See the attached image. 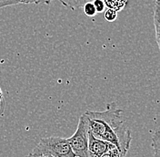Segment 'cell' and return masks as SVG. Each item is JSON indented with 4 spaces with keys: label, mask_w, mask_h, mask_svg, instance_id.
I'll use <instances>...</instances> for the list:
<instances>
[{
    "label": "cell",
    "mask_w": 160,
    "mask_h": 157,
    "mask_svg": "<svg viewBox=\"0 0 160 157\" xmlns=\"http://www.w3.org/2000/svg\"><path fill=\"white\" fill-rule=\"evenodd\" d=\"M122 114L123 110L118 106L117 103L112 102L108 104L105 111H87L84 115L87 118L90 133L95 137L116 145L126 157L130 148L132 136Z\"/></svg>",
    "instance_id": "1"
},
{
    "label": "cell",
    "mask_w": 160,
    "mask_h": 157,
    "mask_svg": "<svg viewBox=\"0 0 160 157\" xmlns=\"http://www.w3.org/2000/svg\"><path fill=\"white\" fill-rule=\"evenodd\" d=\"M74 155L77 157H89L88 143V125L85 115L79 118L78 128L75 134L67 138Z\"/></svg>",
    "instance_id": "2"
},
{
    "label": "cell",
    "mask_w": 160,
    "mask_h": 157,
    "mask_svg": "<svg viewBox=\"0 0 160 157\" xmlns=\"http://www.w3.org/2000/svg\"><path fill=\"white\" fill-rule=\"evenodd\" d=\"M39 145L54 157H76L67 138L58 136L43 138Z\"/></svg>",
    "instance_id": "3"
},
{
    "label": "cell",
    "mask_w": 160,
    "mask_h": 157,
    "mask_svg": "<svg viewBox=\"0 0 160 157\" xmlns=\"http://www.w3.org/2000/svg\"><path fill=\"white\" fill-rule=\"evenodd\" d=\"M113 145L107 141L101 140L95 137L88 130V149L89 157H100L106 154Z\"/></svg>",
    "instance_id": "4"
},
{
    "label": "cell",
    "mask_w": 160,
    "mask_h": 157,
    "mask_svg": "<svg viewBox=\"0 0 160 157\" xmlns=\"http://www.w3.org/2000/svg\"><path fill=\"white\" fill-rule=\"evenodd\" d=\"M58 1L67 8L76 10L83 7L87 3L93 2L94 0H58Z\"/></svg>",
    "instance_id": "5"
},
{
    "label": "cell",
    "mask_w": 160,
    "mask_h": 157,
    "mask_svg": "<svg viewBox=\"0 0 160 157\" xmlns=\"http://www.w3.org/2000/svg\"><path fill=\"white\" fill-rule=\"evenodd\" d=\"M154 25L156 30V40L159 47V0H156L154 7Z\"/></svg>",
    "instance_id": "6"
},
{
    "label": "cell",
    "mask_w": 160,
    "mask_h": 157,
    "mask_svg": "<svg viewBox=\"0 0 160 157\" xmlns=\"http://www.w3.org/2000/svg\"><path fill=\"white\" fill-rule=\"evenodd\" d=\"M103 1L106 7H108V8L118 12L126 7L128 0H103Z\"/></svg>",
    "instance_id": "7"
},
{
    "label": "cell",
    "mask_w": 160,
    "mask_h": 157,
    "mask_svg": "<svg viewBox=\"0 0 160 157\" xmlns=\"http://www.w3.org/2000/svg\"><path fill=\"white\" fill-rule=\"evenodd\" d=\"M25 157H54L51 155L49 153H48L44 148L40 145L39 144L32 150V152L27 155Z\"/></svg>",
    "instance_id": "8"
},
{
    "label": "cell",
    "mask_w": 160,
    "mask_h": 157,
    "mask_svg": "<svg viewBox=\"0 0 160 157\" xmlns=\"http://www.w3.org/2000/svg\"><path fill=\"white\" fill-rule=\"evenodd\" d=\"M152 146L154 148L155 157H159V129L157 128L152 137Z\"/></svg>",
    "instance_id": "9"
},
{
    "label": "cell",
    "mask_w": 160,
    "mask_h": 157,
    "mask_svg": "<svg viewBox=\"0 0 160 157\" xmlns=\"http://www.w3.org/2000/svg\"><path fill=\"white\" fill-rule=\"evenodd\" d=\"M83 9H84L85 15L88 16V17H95V16L98 14L96 9H95V7H94V5H93L92 2L87 3V4L83 7Z\"/></svg>",
    "instance_id": "10"
},
{
    "label": "cell",
    "mask_w": 160,
    "mask_h": 157,
    "mask_svg": "<svg viewBox=\"0 0 160 157\" xmlns=\"http://www.w3.org/2000/svg\"><path fill=\"white\" fill-rule=\"evenodd\" d=\"M100 157H125L121 153L119 152V150L118 149V147L116 146V145H112L111 148H110L109 150L106 153V154H104L103 155H101Z\"/></svg>",
    "instance_id": "11"
},
{
    "label": "cell",
    "mask_w": 160,
    "mask_h": 157,
    "mask_svg": "<svg viewBox=\"0 0 160 157\" xmlns=\"http://www.w3.org/2000/svg\"><path fill=\"white\" fill-rule=\"evenodd\" d=\"M105 12V18L108 22H114L115 20L118 18V12L113 9L108 8Z\"/></svg>",
    "instance_id": "12"
},
{
    "label": "cell",
    "mask_w": 160,
    "mask_h": 157,
    "mask_svg": "<svg viewBox=\"0 0 160 157\" xmlns=\"http://www.w3.org/2000/svg\"><path fill=\"white\" fill-rule=\"evenodd\" d=\"M92 3L95 7V9L97 11V13H102L106 9V5H105L103 0H94Z\"/></svg>",
    "instance_id": "13"
},
{
    "label": "cell",
    "mask_w": 160,
    "mask_h": 157,
    "mask_svg": "<svg viewBox=\"0 0 160 157\" xmlns=\"http://www.w3.org/2000/svg\"><path fill=\"white\" fill-rule=\"evenodd\" d=\"M20 0H0V8L19 4Z\"/></svg>",
    "instance_id": "14"
},
{
    "label": "cell",
    "mask_w": 160,
    "mask_h": 157,
    "mask_svg": "<svg viewBox=\"0 0 160 157\" xmlns=\"http://www.w3.org/2000/svg\"><path fill=\"white\" fill-rule=\"evenodd\" d=\"M52 1H54V0H43V3H44V4H47V5H48V4H50Z\"/></svg>",
    "instance_id": "15"
},
{
    "label": "cell",
    "mask_w": 160,
    "mask_h": 157,
    "mask_svg": "<svg viewBox=\"0 0 160 157\" xmlns=\"http://www.w3.org/2000/svg\"><path fill=\"white\" fill-rule=\"evenodd\" d=\"M3 99V94H2V91H1V88H0V101Z\"/></svg>",
    "instance_id": "16"
},
{
    "label": "cell",
    "mask_w": 160,
    "mask_h": 157,
    "mask_svg": "<svg viewBox=\"0 0 160 157\" xmlns=\"http://www.w3.org/2000/svg\"><path fill=\"white\" fill-rule=\"evenodd\" d=\"M76 157H77V156H76Z\"/></svg>",
    "instance_id": "17"
}]
</instances>
